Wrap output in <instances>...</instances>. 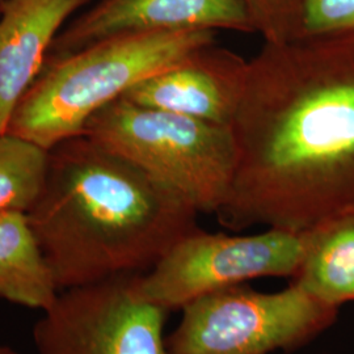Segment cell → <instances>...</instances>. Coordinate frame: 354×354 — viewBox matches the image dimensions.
Returning <instances> with one entry per match:
<instances>
[{"instance_id": "obj_1", "label": "cell", "mask_w": 354, "mask_h": 354, "mask_svg": "<svg viewBox=\"0 0 354 354\" xmlns=\"http://www.w3.org/2000/svg\"><path fill=\"white\" fill-rule=\"evenodd\" d=\"M340 58L320 38L266 42L250 61L222 226L308 232L353 214L354 66Z\"/></svg>"}, {"instance_id": "obj_2", "label": "cell", "mask_w": 354, "mask_h": 354, "mask_svg": "<svg viewBox=\"0 0 354 354\" xmlns=\"http://www.w3.org/2000/svg\"><path fill=\"white\" fill-rule=\"evenodd\" d=\"M183 196L84 136L50 150L46 185L28 213L58 289L145 274L198 227Z\"/></svg>"}, {"instance_id": "obj_3", "label": "cell", "mask_w": 354, "mask_h": 354, "mask_svg": "<svg viewBox=\"0 0 354 354\" xmlns=\"http://www.w3.org/2000/svg\"><path fill=\"white\" fill-rule=\"evenodd\" d=\"M216 30L138 32L49 55L17 104L7 133L51 150L83 134L89 118L147 77L214 44Z\"/></svg>"}, {"instance_id": "obj_4", "label": "cell", "mask_w": 354, "mask_h": 354, "mask_svg": "<svg viewBox=\"0 0 354 354\" xmlns=\"http://www.w3.org/2000/svg\"><path fill=\"white\" fill-rule=\"evenodd\" d=\"M82 136L138 165L198 213L215 214L227 198L236 168L230 127L120 97L93 114Z\"/></svg>"}, {"instance_id": "obj_5", "label": "cell", "mask_w": 354, "mask_h": 354, "mask_svg": "<svg viewBox=\"0 0 354 354\" xmlns=\"http://www.w3.org/2000/svg\"><path fill=\"white\" fill-rule=\"evenodd\" d=\"M339 308L291 283L276 292L236 285L184 306L167 348L169 354L292 352L333 324Z\"/></svg>"}, {"instance_id": "obj_6", "label": "cell", "mask_w": 354, "mask_h": 354, "mask_svg": "<svg viewBox=\"0 0 354 354\" xmlns=\"http://www.w3.org/2000/svg\"><path fill=\"white\" fill-rule=\"evenodd\" d=\"M306 232L266 228L227 235L197 227L172 245L145 274L136 277L140 297L167 311L261 277L292 279L302 263Z\"/></svg>"}, {"instance_id": "obj_7", "label": "cell", "mask_w": 354, "mask_h": 354, "mask_svg": "<svg viewBox=\"0 0 354 354\" xmlns=\"http://www.w3.org/2000/svg\"><path fill=\"white\" fill-rule=\"evenodd\" d=\"M137 276L58 294L35 327L38 354H169L168 311L140 297Z\"/></svg>"}, {"instance_id": "obj_8", "label": "cell", "mask_w": 354, "mask_h": 354, "mask_svg": "<svg viewBox=\"0 0 354 354\" xmlns=\"http://www.w3.org/2000/svg\"><path fill=\"white\" fill-rule=\"evenodd\" d=\"M192 29L254 32L241 0H99L64 26L49 55L124 33Z\"/></svg>"}, {"instance_id": "obj_9", "label": "cell", "mask_w": 354, "mask_h": 354, "mask_svg": "<svg viewBox=\"0 0 354 354\" xmlns=\"http://www.w3.org/2000/svg\"><path fill=\"white\" fill-rule=\"evenodd\" d=\"M248 71L250 61L214 42L140 82L122 97L143 106L231 127Z\"/></svg>"}, {"instance_id": "obj_10", "label": "cell", "mask_w": 354, "mask_h": 354, "mask_svg": "<svg viewBox=\"0 0 354 354\" xmlns=\"http://www.w3.org/2000/svg\"><path fill=\"white\" fill-rule=\"evenodd\" d=\"M92 0H6L0 12V136L46 62L55 37Z\"/></svg>"}, {"instance_id": "obj_11", "label": "cell", "mask_w": 354, "mask_h": 354, "mask_svg": "<svg viewBox=\"0 0 354 354\" xmlns=\"http://www.w3.org/2000/svg\"><path fill=\"white\" fill-rule=\"evenodd\" d=\"M291 285L324 304L354 301V213L306 232L302 263Z\"/></svg>"}, {"instance_id": "obj_12", "label": "cell", "mask_w": 354, "mask_h": 354, "mask_svg": "<svg viewBox=\"0 0 354 354\" xmlns=\"http://www.w3.org/2000/svg\"><path fill=\"white\" fill-rule=\"evenodd\" d=\"M57 290L28 214L0 213V297L45 311L55 302Z\"/></svg>"}, {"instance_id": "obj_13", "label": "cell", "mask_w": 354, "mask_h": 354, "mask_svg": "<svg viewBox=\"0 0 354 354\" xmlns=\"http://www.w3.org/2000/svg\"><path fill=\"white\" fill-rule=\"evenodd\" d=\"M50 150L6 133L0 136V213L28 214L46 185Z\"/></svg>"}, {"instance_id": "obj_14", "label": "cell", "mask_w": 354, "mask_h": 354, "mask_svg": "<svg viewBox=\"0 0 354 354\" xmlns=\"http://www.w3.org/2000/svg\"><path fill=\"white\" fill-rule=\"evenodd\" d=\"M354 33V0H304L297 39Z\"/></svg>"}, {"instance_id": "obj_15", "label": "cell", "mask_w": 354, "mask_h": 354, "mask_svg": "<svg viewBox=\"0 0 354 354\" xmlns=\"http://www.w3.org/2000/svg\"><path fill=\"white\" fill-rule=\"evenodd\" d=\"M254 32L268 44H285L298 37L304 0H241Z\"/></svg>"}, {"instance_id": "obj_16", "label": "cell", "mask_w": 354, "mask_h": 354, "mask_svg": "<svg viewBox=\"0 0 354 354\" xmlns=\"http://www.w3.org/2000/svg\"><path fill=\"white\" fill-rule=\"evenodd\" d=\"M0 354H17L8 346H0Z\"/></svg>"}, {"instance_id": "obj_17", "label": "cell", "mask_w": 354, "mask_h": 354, "mask_svg": "<svg viewBox=\"0 0 354 354\" xmlns=\"http://www.w3.org/2000/svg\"><path fill=\"white\" fill-rule=\"evenodd\" d=\"M6 0H0V12H1V8H3V4H4Z\"/></svg>"}]
</instances>
